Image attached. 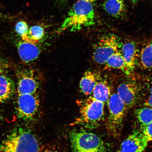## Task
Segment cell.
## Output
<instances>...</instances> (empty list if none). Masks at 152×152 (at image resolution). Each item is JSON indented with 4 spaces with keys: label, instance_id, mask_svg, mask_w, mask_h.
I'll return each instance as SVG.
<instances>
[{
    "label": "cell",
    "instance_id": "1",
    "mask_svg": "<svg viewBox=\"0 0 152 152\" xmlns=\"http://www.w3.org/2000/svg\"><path fill=\"white\" fill-rule=\"evenodd\" d=\"M95 20V11L92 3L79 0L70 10L57 32L60 34L67 30L77 31L94 25Z\"/></svg>",
    "mask_w": 152,
    "mask_h": 152
},
{
    "label": "cell",
    "instance_id": "2",
    "mask_svg": "<svg viewBox=\"0 0 152 152\" xmlns=\"http://www.w3.org/2000/svg\"><path fill=\"white\" fill-rule=\"evenodd\" d=\"M37 137L29 130L15 129L0 144V152H39Z\"/></svg>",
    "mask_w": 152,
    "mask_h": 152
},
{
    "label": "cell",
    "instance_id": "3",
    "mask_svg": "<svg viewBox=\"0 0 152 152\" xmlns=\"http://www.w3.org/2000/svg\"><path fill=\"white\" fill-rule=\"evenodd\" d=\"M79 104L80 116L74 124L87 128L96 127L103 118L104 103L90 96L80 101Z\"/></svg>",
    "mask_w": 152,
    "mask_h": 152
},
{
    "label": "cell",
    "instance_id": "4",
    "mask_svg": "<svg viewBox=\"0 0 152 152\" xmlns=\"http://www.w3.org/2000/svg\"><path fill=\"white\" fill-rule=\"evenodd\" d=\"M70 139L73 152H107L103 140L94 133L73 131Z\"/></svg>",
    "mask_w": 152,
    "mask_h": 152
},
{
    "label": "cell",
    "instance_id": "5",
    "mask_svg": "<svg viewBox=\"0 0 152 152\" xmlns=\"http://www.w3.org/2000/svg\"><path fill=\"white\" fill-rule=\"evenodd\" d=\"M107 104L109 115L106 128L111 135L118 138L121 135L126 108L116 93L111 94Z\"/></svg>",
    "mask_w": 152,
    "mask_h": 152
},
{
    "label": "cell",
    "instance_id": "6",
    "mask_svg": "<svg viewBox=\"0 0 152 152\" xmlns=\"http://www.w3.org/2000/svg\"><path fill=\"white\" fill-rule=\"evenodd\" d=\"M123 45L120 38L115 34L103 36L94 45L93 60L99 65L105 64L112 55L121 50Z\"/></svg>",
    "mask_w": 152,
    "mask_h": 152
},
{
    "label": "cell",
    "instance_id": "7",
    "mask_svg": "<svg viewBox=\"0 0 152 152\" xmlns=\"http://www.w3.org/2000/svg\"><path fill=\"white\" fill-rule=\"evenodd\" d=\"M39 102L37 93L18 95L17 113L19 118L25 121H32L38 113Z\"/></svg>",
    "mask_w": 152,
    "mask_h": 152
},
{
    "label": "cell",
    "instance_id": "8",
    "mask_svg": "<svg viewBox=\"0 0 152 152\" xmlns=\"http://www.w3.org/2000/svg\"><path fill=\"white\" fill-rule=\"evenodd\" d=\"M116 93L124 103L126 110L134 105L140 97L138 85L131 81H124L120 84L117 87Z\"/></svg>",
    "mask_w": 152,
    "mask_h": 152
},
{
    "label": "cell",
    "instance_id": "9",
    "mask_svg": "<svg viewBox=\"0 0 152 152\" xmlns=\"http://www.w3.org/2000/svg\"><path fill=\"white\" fill-rule=\"evenodd\" d=\"M148 142L142 132L135 131L121 143L117 152H143Z\"/></svg>",
    "mask_w": 152,
    "mask_h": 152
},
{
    "label": "cell",
    "instance_id": "10",
    "mask_svg": "<svg viewBox=\"0 0 152 152\" xmlns=\"http://www.w3.org/2000/svg\"><path fill=\"white\" fill-rule=\"evenodd\" d=\"M39 83L32 70H25L19 75L18 84V95L37 93Z\"/></svg>",
    "mask_w": 152,
    "mask_h": 152
},
{
    "label": "cell",
    "instance_id": "11",
    "mask_svg": "<svg viewBox=\"0 0 152 152\" xmlns=\"http://www.w3.org/2000/svg\"><path fill=\"white\" fill-rule=\"evenodd\" d=\"M19 56L23 62L28 63L37 59L40 53V50L34 43L23 40L19 42L18 45Z\"/></svg>",
    "mask_w": 152,
    "mask_h": 152
},
{
    "label": "cell",
    "instance_id": "12",
    "mask_svg": "<svg viewBox=\"0 0 152 152\" xmlns=\"http://www.w3.org/2000/svg\"><path fill=\"white\" fill-rule=\"evenodd\" d=\"M103 7L108 14L115 18H123L126 14V5L124 0H106Z\"/></svg>",
    "mask_w": 152,
    "mask_h": 152
},
{
    "label": "cell",
    "instance_id": "13",
    "mask_svg": "<svg viewBox=\"0 0 152 152\" xmlns=\"http://www.w3.org/2000/svg\"><path fill=\"white\" fill-rule=\"evenodd\" d=\"M121 51L125 62L132 72L137 64V49L133 42H128L123 45Z\"/></svg>",
    "mask_w": 152,
    "mask_h": 152
},
{
    "label": "cell",
    "instance_id": "14",
    "mask_svg": "<svg viewBox=\"0 0 152 152\" xmlns=\"http://www.w3.org/2000/svg\"><path fill=\"white\" fill-rule=\"evenodd\" d=\"M99 79V76L95 72L91 71L86 72L80 83V88L82 92L86 96L92 94Z\"/></svg>",
    "mask_w": 152,
    "mask_h": 152
},
{
    "label": "cell",
    "instance_id": "15",
    "mask_svg": "<svg viewBox=\"0 0 152 152\" xmlns=\"http://www.w3.org/2000/svg\"><path fill=\"white\" fill-rule=\"evenodd\" d=\"M104 65L107 68L121 70L127 75H130L132 73L125 61L121 50L112 55Z\"/></svg>",
    "mask_w": 152,
    "mask_h": 152
},
{
    "label": "cell",
    "instance_id": "16",
    "mask_svg": "<svg viewBox=\"0 0 152 152\" xmlns=\"http://www.w3.org/2000/svg\"><path fill=\"white\" fill-rule=\"evenodd\" d=\"M15 90L14 82L3 73L0 74V104L10 98Z\"/></svg>",
    "mask_w": 152,
    "mask_h": 152
},
{
    "label": "cell",
    "instance_id": "17",
    "mask_svg": "<svg viewBox=\"0 0 152 152\" xmlns=\"http://www.w3.org/2000/svg\"><path fill=\"white\" fill-rule=\"evenodd\" d=\"M92 96L99 101L105 103L111 96V90L106 81L99 79L92 93Z\"/></svg>",
    "mask_w": 152,
    "mask_h": 152
},
{
    "label": "cell",
    "instance_id": "18",
    "mask_svg": "<svg viewBox=\"0 0 152 152\" xmlns=\"http://www.w3.org/2000/svg\"><path fill=\"white\" fill-rule=\"evenodd\" d=\"M135 115L142 129L152 122V108L148 107L136 110Z\"/></svg>",
    "mask_w": 152,
    "mask_h": 152
},
{
    "label": "cell",
    "instance_id": "19",
    "mask_svg": "<svg viewBox=\"0 0 152 152\" xmlns=\"http://www.w3.org/2000/svg\"><path fill=\"white\" fill-rule=\"evenodd\" d=\"M44 28L39 26H32L28 29V33L25 37L22 38L24 41L37 43L45 35Z\"/></svg>",
    "mask_w": 152,
    "mask_h": 152
},
{
    "label": "cell",
    "instance_id": "20",
    "mask_svg": "<svg viewBox=\"0 0 152 152\" xmlns=\"http://www.w3.org/2000/svg\"><path fill=\"white\" fill-rule=\"evenodd\" d=\"M140 61L144 69L152 68V48L149 43L142 48L140 54Z\"/></svg>",
    "mask_w": 152,
    "mask_h": 152
},
{
    "label": "cell",
    "instance_id": "21",
    "mask_svg": "<svg viewBox=\"0 0 152 152\" xmlns=\"http://www.w3.org/2000/svg\"><path fill=\"white\" fill-rule=\"evenodd\" d=\"M15 29L17 34L22 38L27 35L29 28L26 22L21 20L16 24Z\"/></svg>",
    "mask_w": 152,
    "mask_h": 152
},
{
    "label": "cell",
    "instance_id": "22",
    "mask_svg": "<svg viewBox=\"0 0 152 152\" xmlns=\"http://www.w3.org/2000/svg\"><path fill=\"white\" fill-rule=\"evenodd\" d=\"M142 132L148 142L152 141V122L142 128Z\"/></svg>",
    "mask_w": 152,
    "mask_h": 152
},
{
    "label": "cell",
    "instance_id": "23",
    "mask_svg": "<svg viewBox=\"0 0 152 152\" xmlns=\"http://www.w3.org/2000/svg\"><path fill=\"white\" fill-rule=\"evenodd\" d=\"M145 105L146 106L152 108V94H151L145 102Z\"/></svg>",
    "mask_w": 152,
    "mask_h": 152
},
{
    "label": "cell",
    "instance_id": "24",
    "mask_svg": "<svg viewBox=\"0 0 152 152\" xmlns=\"http://www.w3.org/2000/svg\"><path fill=\"white\" fill-rule=\"evenodd\" d=\"M4 65L1 61L0 60V74L3 73L4 70Z\"/></svg>",
    "mask_w": 152,
    "mask_h": 152
},
{
    "label": "cell",
    "instance_id": "25",
    "mask_svg": "<svg viewBox=\"0 0 152 152\" xmlns=\"http://www.w3.org/2000/svg\"><path fill=\"white\" fill-rule=\"evenodd\" d=\"M131 3H132L133 4H136L139 1H140V0H129Z\"/></svg>",
    "mask_w": 152,
    "mask_h": 152
},
{
    "label": "cell",
    "instance_id": "26",
    "mask_svg": "<svg viewBox=\"0 0 152 152\" xmlns=\"http://www.w3.org/2000/svg\"><path fill=\"white\" fill-rule=\"evenodd\" d=\"M43 152H58L57 151H54L53 150H46L45 151H43Z\"/></svg>",
    "mask_w": 152,
    "mask_h": 152
},
{
    "label": "cell",
    "instance_id": "27",
    "mask_svg": "<svg viewBox=\"0 0 152 152\" xmlns=\"http://www.w3.org/2000/svg\"><path fill=\"white\" fill-rule=\"evenodd\" d=\"M82 1L89 2L92 3V2H93L96 1V0H82Z\"/></svg>",
    "mask_w": 152,
    "mask_h": 152
},
{
    "label": "cell",
    "instance_id": "28",
    "mask_svg": "<svg viewBox=\"0 0 152 152\" xmlns=\"http://www.w3.org/2000/svg\"><path fill=\"white\" fill-rule=\"evenodd\" d=\"M150 92L151 94H152V85L151 86V88L150 89Z\"/></svg>",
    "mask_w": 152,
    "mask_h": 152
},
{
    "label": "cell",
    "instance_id": "29",
    "mask_svg": "<svg viewBox=\"0 0 152 152\" xmlns=\"http://www.w3.org/2000/svg\"><path fill=\"white\" fill-rule=\"evenodd\" d=\"M149 43H150V45H151V48H152V42H150Z\"/></svg>",
    "mask_w": 152,
    "mask_h": 152
},
{
    "label": "cell",
    "instance_id": "30",
    "mask_svg": "<svg viewBox=\"0 0 152 152\" xmlns=\"http://www.w3.org/2000/svg\"><path fill=\"white\" fill-rule=\"evenodd\" d=\"M1 13H0V18H1Z\"/></svg>",
    "mask_w": 152,
    "mask_h": 152
}]
</instances>
